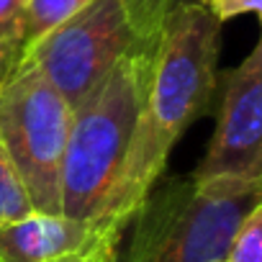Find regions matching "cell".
Returning <instances> with one entry per match:
<instances>
[{"instance_id":"cell-2","label":"cell","mask_w":262,"mask_h":262,"mask_svg":"<svg viewBox=\"0 0 262 262\" xmlns=\"http://www.w3.org/2000/svg\"><path fill=\"white\" fill-rule=\"evenodd\" d=\"M155 52L157 44L137 41L111 67L103 82L72 108L62 160V216L77 221H95L100 216L134 137Z\"/></svg>"},{"instance_id":"cell-15","label":"cell","mask_w":262,"mask_h":262,"mask_svg":"<svg viewBox=\"0 0 262 262\" xmlns=\"http://www.w3.org/2000/svg\"><path fill=\"white\" fill-rule=\"evenodd\" d=\"M198 3H206V0H198Z\"/></svg>"},{"instance_id":"cell-13","label":"cell","mask_w":262,"mask_h":262,"mask_svg":"<svg viewBox=\"0 0 262 262\" xmlns=\"http://www.w3.org/2000/svg\"><path fill=\"white\" fill-rule=\"evenodd\" d=\"M203 6L213 13V18L219 24L231 21V18L244 16V13L262 16V0H206Z\"/></svg>"},{"instance_id":"cell-12","label":"cell","mask_w":262,"mask_h":262,"mask_svg":"<svg viewBox=\"0 0 262 262\" xmlns=\"http://www.w3.org/2000/svg\"><path fill=\"white\" fill-rule=\"evenodd\" d=\"M224 262H262V206L252 208L242 221Z\"/></svg>"},{"instance_id":"cell-4","label":"cell","mask_w":262,"mask_h":262,"mask_svg":"<svg viewBox=\"0 0 262 262\" xmlns=\"http://www.w3.org/2000/svg\"><path fill=\"white\" fill-rule=\"evenodd\" d=\"M72 108L47 77L21 59L0 85V144L18 170L39 213L62 208V160Z\"/></svg>"},{"instance_id":"cell-3","label":"cell","mask_w":262,"mask_h":262,"mask_svg":"<svg viewBox=\"0 0 262 262\" xmlns=\"http://www.w3.org/2000/svg\"><path fill=\"white\" fill-rule=\"evenodd\" d=\"M262 206V180L178 175L155 183L131 216L121 262H224L226 249Z\"/></svg>"},{"instance_id":"cell-7","label":"cell","mask_w":262,"mask_h":262,"mask_svg":"<svg viewBox=\"0 0 262 262\" xmlns=\"http://www.w3.org/2000/svg\"><path fill=\"white\" fill-rule=\"evenodd\" d=\"M128 226L77 221L62 213H29L0 229V262H54L82 254L116 262L118 242Z\"/></svg>"},{"instance_id":"cell-5","label":"cell","mask_w":262,"mask_h":262,"mask_svg":"<svg viewBox=\"0 0 262 262\" xmlns=\"http://www.w3.org/2000/svg\"><path fill=\"white\" fill-rule=\"evenodd\" d=\"M137 41L123 0H90L26 47L21 59H29L67 105L77 108Z\"/></svg>"},{"instance_id":"cell-10","label":"cell","mask_w":262,"mask_h":262,"mask_svg":"<svg viewBox=\"0 0 262 262\" xmlns=\"http://www.w3.org/2000/svg\"><path fill=\"white\" fill-rule=\"evenodd\" d=\"M34 213V206L29 201L26 185L18 175V170L13 167L8 152L0 144V229Z\"/></svg>"},{"instance_id":"cell-9","label":"cell","mask_w":262,"mask_h":262,"mask_svg":"<svg viewBox=\"0 0 262 262\" xmlns=\"http://www.w3.org/2000/svg\"><path fill=\"white\" fill-rule=\"evenodd\" d=\"M90 0H26V21H24V52L36 39L49 34L54 26L72 18Z\"/></svg>"},{"instance_id":"cell-11","label":"cell","mask_w":262,"mask_h":262,"mask_svg":"<svg viewBox=\"0 0 262 262\" xmlns=\"http://www.w3.org/2000/svg\"><path fill=\"white\" fill-rule=\"evenodd\" d=\"M180 3H198V0H123V8L137 39L157 44L165 16Z\"/></svg>"},{"instance_id":"cell-14","label":"cell","mask_w":262,"mask_h":262,"mask_svg":"<svg viewBox=\"0 0 262 262\" xmlns=\"http://www.w3.org/2000/svg\"><path fill=\"white\" fill-rule=\"evenodd\" d=\"M54 262H98V259L82 257V254H72V257H62V259H54Z\"/></svg>"},{"instance_id":"cell-1","label":"cell","mask_w":262,"mask_h":262,"mask_svg":"<svg viewBox=\"0 0 262 262\" xmlns=\"http://www.w3.org/2000/svg\"><path fill=\"white\" fill-rule=\"evenodd\" d=\"M219 44L221 24L203 3H180L165 16L134 137L95 221L128 226L144 195L162 180L178 139L213 108Z\"/></svg>"},{"instance_id":"cell-6","label":"cell","mask_w":262,"mask_h":262,"mask_svg":"<svg viewBox=\"0 0 262 262\" xmlns=\"http://www.w3.org/2000/svg\"><path fill=\"white\" fill-rule=\"evenodd\" d=\"M193 175L262 180V41L221 75L216 128Z\"/></svg>"},{"instance_id":"cell-8","label":"cell","mask_w":262,"mask_h":262,"mask_svg":"<svg viewBox=\"0 0 262 262\" xmlns=\"http://www.w3.org/2000/svg\"><path fill=\"white\" fill-rule=\"evenodd\" d=\"M26 0H0V85L18 67L24 57Z\"/></svg>"}]
</instances>
